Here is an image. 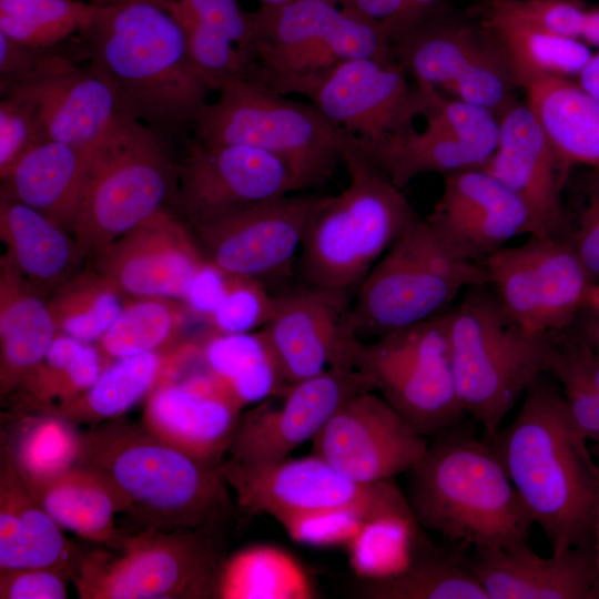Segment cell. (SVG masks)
Here are the masks:
<instances>
[{
  "label": "cell",
  "instance_id": "6da1fadb",
  "mask_svg": "<svg viewBox=\"0 0 599 599\" xmlns=\"http://www.w3.org/2000/svg\"><path fill=\"white\" fill-rule=\"evenodd\" d=\"M539 376L515 419L489 438L509 479L545 532L552 554L593 547L599 463L562 392Z\"/></svg>",
  "mask_w": 599,
  "mask_h": 599
},
{
  "label": "cell",
  "instance_id": "7a4b0ae2",
  "mask_svg": "<svg viewBox=\"0 0 599 599\" xmlns=\"http://www.w3.org/2000/svg\"><path fill=\"white\" fill-rule=\"evenodd\" d=\"M407 474L419 526L474 552L529 545V508L491 447L461 422L434 436Z\"/></svg>",
  "mask_w": 599,
  "mask_h": 599
},
{
  "label": "cell",
  "instance_id": "3957f363",
  "mask_svg": "<svg viewBox=\"0 0 599 599\" xmlns=\"http://www.w3.org/2000/svg\"><path fill=\"white\" fill-rule=\"evenodd\" d=\"M88 61L121 110L153 128L193 123L210 90L189 58L185 34L162 6L126 1L102 9L81 33Z\"/></svg>",
  "mask_w": 599,
  "mask_h": 599
},
{
  "label": "cell",
  "instance_id": "277c9868",
  "mask_svg": "<svg viewBox=\"0 0 599 599\" xmlns=\"http://www.w3.org/2000/svg\"><path fill=\"white\" fill-rule=\"evenodd\" d=\"M77 464L102 475L122 498L124 512L145 528L219 526L232 510L216 465L122 417L80 433Z\"/></svg>",
  "mask_w": 599,
  "mask_h": 599
},
{
  "label": "cell",
  "instance_id": "5b68a950",
  "mask_svg": "<svg viewBox=\"0 0 599 599\" xmlns=\"http://www.w3.org/2000/svg\"><path fill=\"white\" fill-rule=\"evenodd\" d=\"M347 186L318 196L301 244L306 285L349 296L417 217L409 202L358 144L343 133Z\"/></svg>",
  "mask_w": 599,
  "mask_h": 599
},
{
  "label": "cell",
  "instance_id": "8992f818",
  "mask_svg": "<svg viewBox=\"0 0 599 599\" xmlns=\"http://www.w3.org/2000/svg\"><path fill=\"white\" fill-rule=\"evenodd\" d=\"M251 43L246 79L280 94L307 98L341 63L375 58L395 61L375 24L342 9L336 0L261 4L247 12Z\"/></svg>",
  "mask_w": 599,
  "mask_h": 599
},
{
  "label": "cell",
  "instance_id": "52a82bcc",
  "mask_svg": "<svg viewBox=\"0 0 599 599\" xmlns=\"http://www.w3.org/2000/svg\"><path fill=\"white\" fill-rule=\"evenodd\" d=\"M488 284L468 287L446 311L461 406L489 438L528 387L548 372L554 334L527 331L500 306Z\"/></svg>",
  "mask_w": 599,
  "mask_h": 599
},
{
  "label": "cell",
  "instance_id": "ba28073f",
  "mask_svg": "<svg viewBox=\"0 0 599 599\" xmlns=\"http://www.w3.org/2000/svg\"><path fill=\"white\" fill-rule=\"evenodd\" d=\"M489 284L485 266L459 257L428 221L417 216L357 288L341 333L378 338L447 311L461 291Z\"/></svg>",
  "mask_w": 599,
  "mask_h": 599
},
{
  "label": "cell",
  "instance_id": "9c48e42d",
  "mask_svg": "<svg viewBox=\"0 0 599 599\" xmlns=\"http://www.w3.org/2000/svg\"><path fill=\"white\" fill-rule=\"evenodd\" d=\"M204 103L193 128L206 146L245 145L283 161L300 190L331 177L343 162V134L311 102L285 98L270 88L235 79Z\"/></svg>",
  "mask_w": 599,
  "mask_h": 599
},
{
  "label": "cell",
  "instance_id": "30bf717a",
  "mask_svg": "<svg viewBox=\"0 0 599 599\" xmlns=\"http://www.w3.org/2000/svg\"><path fill=\"white\" fill-rule=\"evenodd\" d=\"M177 174L155 130L122 113L90 154L71 230L80 254L99 252L164 209Z\"/></svg>",
  "mask_w": 599,
  "mask_h": 599
},
{
  "label": "cell",
  "instance_id": "8fae6325",
  "mask_svg": "<svg viewBox=\"0 0 599 599\" xmlns=\"http://www.w3.org/2000/svg\"><path fill=\"white\" fill-rule=\"evenodd\" d=\"M217 526L144 528L123 536L120 555L83 554L71 576L84 599L217 598L225 564Z\"/></svg>",
  "mask_w": 599,
  "mask_h": 599
},
{
  "label": "cell",
  "instance_id": "7c38bea8",
  "mask_svg": "<svg viewBox=\"0 0 599 599\" xmlns=\"http://www.w3.org/2000/svg\"><path fill=\"white\" fill-rule=\"evenodd\" d=\"M348 367L418 433L434 437L466 414L456 386L446 311L374 342L344 339Z\"/></svg>",
  "mask_w": 599,
  "mask_h": 599
},
{
  "label": "cell",
  "instance_id": "4fadbf2b",
  "mask_svg": "<svg viewBox=\"0 0 599 599\" xmlns=\"http://www.w3.org/2000/svg\"><path fill=\"white\" fill-rule=\"evenodd\" d=\"M217 469L248 515L280 522L313 514L343 511L366 524L395 520L418 525L406 495L393 479L361 483L311 454L263 465L219 461Z\"/></svg>",
  "mask_w": 599,
  "mask_h": 599
},
{
  "label": "cell",
  "instance_id": "5bb4252c",
  "mask_svg": "<svg viewBox=\"0 0 599 599\" xmlns=\"http://www.w3.org/2000/svg\"><path fill=\"white\" fill-rule=\"evenodd\" d=\"M489 285L518 325L539 334L570 327L593 280L569 240L529 235L519 246H504L484 264Z\"/></svg>",
  "mask_w": 599,
  "mask_h": 599
},
{
  "label": "cell",
  "instance_id": "9a60e30c",
  "mask_svg": "<svg viewBox=\"0 0 599 599\" xmlns=\"http://www.w3.org/2000/svg\"><path fill=\"white\" fill-rule=\"evenodd\" d=\"M423 94V129L414 123L400 134L370 148L358 146L398 189L425 173L443 175L480 169L499 139V122L488 110L417 83Z\"/></svg>",
  "mask_w": 599,
  "mask_h": 599
},
{
  "label": "cell",
  "instance_id": "2e32d148",
  "mask_svg": "<svg viewBox=\"0 0 599 599\" xmlns=\"http://www.w3.org/2000/svg\"><path fill=\"white\" fill-rule=\"evenodd\" d=\"M2 97L24 102L44 140L91 152L121 110L109 81L90 64L80 67L58 52L41 50L27 72L0 80Z\"/></svg>",
  "mask_w": 599,
  "mask_h": 599
},
{
  "label": "cell",
  "instance_id": "e0dca14e",
  "mask_svg": "<svg viewBox=\"0 0 599 599\" xmlns=\"http://www.w3.org/2000/svg\"><path fill=\"white\" fill-rule=\"evenodd\" d=\"M317 199L285 195L234 211L193 225L195 240L206 261L229 274L281 277L301 248Z\"/></svg>",
  "mask_w": 599,
  "mask_h": 599
},
{
  "label": "cell",
  "instance_id": "ac0fdd59",
  "mask_svg": "<svg viewBox=\"0 0 599 599\" xmlns=\"http://www.w3.org/2000/svg\"><path fill=\"white\" fill-rule=\"evenodd\" d=\"M396 61L358 58L341 63L308 98L361 146L378 145L408 129L423 94Z\"/></svg>",
  "mask_w": 599,
  "mask_h": 599
},
{
  "label": "cell",
  "instance_id": "d6986e66",
  "mask_svg": "<svg viewBox=\"0 0 599 599\" xmlns=\"http://www.w3.org/2000/svg\"><path fill=\"white\" fill-rule=\"evenodd\" d=\"M311 441V454L361 483L390 480L407 473L429 444L373 390L344 403Z\"/></svg>",
  "mask_w": 599,
  "mask_h": 599
},
{
  "label": "cell",
  "instance_id": "ffe728a7",
  "mask_svg": "<svg viewBox=\"0 0 599 599\" xmlns=\"http://www.w3.org/2000/svg\"><path fill=\"white\" fill-rule=\"evenodd\" d=\"M297 190L283 161L251 146H206L195 138L179 165L176 196L192 226Z\"/></svg>",
  "mask_w": 599,
  "mask_h": 599
},
{
  "label": "cell",
  "instance_id": "44dd1931",
  "mask_svg": "<svg viewBox=\"0 0 599 599\" xmlns=\"http://www.w3.org/2000/svg\"><path fill=\"white\" fill-rule=\"evenodd\" d=\"M368 390H374L369 379L345 367H329L293 384L280 406L264 402L241 416L227 451L230 459L242 465L283 460L312 440L344 403Z\"/></svg>",
  "mask_w": 599,
  "mask_h": 599
},
{
  "label": "cell",
  "instance_id": "7402d4cb",
  "mask_svg": "<svg viewBox=\"0 0 599 599\" xmlns=\"http://www.w3.org/2000/svg\"><path fill=\"white\" fill-rule=\"evenodd\" d=\"M497 119L498 144L480 169L521 201L532 222V235L565 237L568 221L561 194L569 169L527 101L515 100Z\"/></svg>",
  "mask_w": 599,
  "mask_h": 599
},
{
  "label": "cell",
  "instance_id": "603a6c76",
  "mask_svg": "<svg viewBox=\"0 0 599 599\" xmlns=\"http://www.w3.org/2000/svg\"><path fill=\"white\" fill-rule=\"evenodd\" d=\"M95 271L123 296L184 298L206 262L196 240L164 209L95 253Z\"/></svg>",
  "mask_w": 599,
  "mask_h": 599
},
{
  "label": "cell",
  "instance_id": "cb8c5ba5",
  "mask_svg": "<svg viewBox=\"0 0 599 599\" xmlns=\"http://www.w3.org/2000/svg\"><path fill=\"white\" fill-rule=\"evenodd\" d=\"M425 219L459 257L483 266L511 238L534 234L521 201L481 169L445 174L441 195Z\"/></svg>",
  "mask_w": 599,
  "mask_h": 599
},
{
  "label": "cell",
  "instance_id": "d4e9b609",
  "mask_svg": "<svg viewBox=\"0 0 599 599\" xmlns=\"http://www.w3.org/2000/svg\"><path fill=\"white\" fill-rule=\"evenodd\" d=\"M243 407L207 370L159 378L142 426L174 447L216 465L229 451Z\"/></svg>",
  "mask_w": 599,
  "mask_h": 599
},
{
  "label": "cell",
  "instance_id": "484cf974",
  "mask_svg": "<svg viewBox=\"0 0 599 599\" xmlns=\"http://www.w3.org/2000/svg\"><path fill=\"white\" fill-rule=\"evenodd\" d=\"M348 297L306 284L273 295V312L261 332L288 386L329 367L349 368L341 333Z\"/></svg>",
  "mask_w": 599,
  "mask_h": 599
},
{
  "label": "cell",
  "instance_id": "4316f807",
  "mask_svg": "<svg viewBox=\"0 0 599 599\" xmlns=\"http://www.w3.org/2000/svg\"><path fill=\"white\" fill-rule=\"evenodd\" d=\"M470 566L488 599H595L593 547L542 558L524 545L474 552Z\"/></svg>",
  "mask_w": 599,
  "mask_h": 599
},
{
  "label": "cell",
  "instance_id": "83f0119b",
  "mask_svg": "<svg viewBox=\"0 0 599 599\" xmlns=\"http://www.w3.org/2000/svg\"><path fill=\"white\" fill-rule=\"evenodd\" d=\"M33 498L9 455L0 463V570L48 568L71 576L82 552Z\"/></svg>",
  "mask_w": 599,
  "mask_h": 599
},
{
  "label": "cell",
  "instance_id": "f1b7e54d",
  "mask_svg": "<svg viewBox=\"0 0 599 599\" xmlns=\"http://www.w3.org/2000/svg\"><path fill=\"white\" fill-rule=\"evenodd\" d=\"M91 152L54 140L31 146L2 179L1 195L21 202L71 231Z\"/></svg>",
  "mask_w": 599,
  "mask_h": 599
},
{
  "label": "cell",
  "instance_id": "f546056e",
  "mask_svg": "<svg viewBox=\"0 0 599 599\" xmlns=\"http://www.w3.org/2000/svg\"><path fill=\"white\" fill-rule=\"evenodd\" d=\"M59 329L38 292L1 260L0 390H17L41 362Z\"/></svg>",
  "mask_w": 599,
  "mask_h": 599
},
{
  "label": "cell",
  "instance_id": "4dcf8cb0",
  "mask_svg": "<svg viewBox=\"0 0 599 599\" xmlns=\"http://www.w3.org/2000/svg\"><path fill=\"white\" fill-rule=\"evenodd\" d=\"M22 481L62 529L113 549L120 547L123 535L115 528L114 515L125 507L102 475L77 464L51 479Z\"/></svg>",
  "mask_w": 599,
  "mask_h": 599
},
{
  "label": "cell",
  "instance_id": "1f68e13d",
  "mask_svg": "<svg viewBox=\"0 0 599 599\" xmlns=\"http://www.w3.org/2000/svg\"><path fill=\"white\" fill-rule=\"evenodd\" d=\"M0 235L7 247L1 260L37 292L57 288L81 255L64 229L4 195L0 196Z\"/></svg>",
  "mask_w": 599,
  "mask_h": 599
},
{
  "label": "cell",
  "instance_id": "d6a6232c",
  "mask_svg": "<svg viewBox=\"0 0 599 599\" xmlns=\"http://www.w3.org/2000/svg\"><path fill=\"white\" fill-rule=\"evenodd\" d=\"M475 14L502 51L519 88L548 77H577L592 54L579 39L537 28L485 2Z\"/></svg>",
  "mask_w": 599,
  "mask_h": 599
},
{
  "label": "cell",
  "instance_id": "836d02e7",
  "mask_svg": "<svg viewBox=\"0 0 599 599\" xmlns=\"http://www.w3.org/2000/svg\"><path fill=\"white\" fill-rule=\"evenodd\" d=\"M527 103L562 163L599 173V100L569 78L548 77L527 88Z\"/></svg>",
  "mask_w": 599,
  "mask_h": 599
},
{
  "label": "cell",
  "instance_id": "e575fe53",
  "mask_svg": "<svg viewBox=\"0 0 599 599\" xmlns=\"http://www.w3.org/2000/svg\"><path fill=\"white\" fill-rule=\"evenodd\" d=\"M488 33L450 9L428 20L392 47L394 60L414 82L445 89L473 62Z\"/></svg>",
  "mask_w": 599,
  "mask_h": 599
},
{
  "label": "cell",
  "instance_id": "d590c367",
  "mask_svg": "<svg viewBox=\"0 0 599 599\" xmlns=\"http://www.w3.org/2000/svg\"><path fill=\"white\" fill-rule=\"evenodd\" d=\"M206 369L242 406L284 395L290 387L261 331L215 334L202 349Z\"/></svg>",
  "mask_w": 599,
  "mask_h": 599
},
{
  "label": "cell",
  "instance_id": "8d00e7d4",
  "mask_svg": "<svg viewBox=\"0 0 599 599\" xmlns=\"http://www.w3.org/2000/svg\"><path fill=\"white\" fill-rule=\"evenodd\" d=\"M463 548H427L406 568L370 577L357 587L367 599H488Z\"/></svg>",
  "mask_w": 599,
  "mask_h": 599
},
{
  "label": "cell",
  "instance_id": "74e56055",
  "mask_svg": "<svg viewBox=\"0 0 599 599\" xmlns=\"http://www.w3.org/2000/svg\"><path fill=\"white\" fill-rule=\"evenodd\" d=\"M163 366L159 353L123 357L108 364L97 380L75 398L43 409L74 425L91 426L121 417L156 384ZM40 412V410H39Z\"/></svg>",
  "mask_w": 599,
  "mask_h": 599
},
{
  "label": "cell",
  "instance_id": "f35d334b",
  "mask_svg": "<svg viewBox=\"0 0 599 599\" xmlns=\"http://www.w3.org/2000/svg\"><path fill=\"white\" fill-rule=\"evenodd\" d=\"M103 368L97 346L59 332L18 388L19 413L43 410L75 398L97 380Z\"/></svg>",
  "mask_w": 599,
  "mask_h": 599
},
{
  "label": "cell",
  "instance_id": "ab89813d",
  "mask_svg": "<svg viewBox=\"0 0 599 599\" xmlns=\"http://www.w3.org/2000/svg\"><path fill=\"white\" fill-rule=\"evenodd\" d=\"M18 417L3 450L22 479H51L77 465L80 433L73 423L44 410Z\"/></svg>",
  "mask_w": 599,
  "mask_h": 599
},
{
  "label": "cell",
  "instance_id": "60d3db41",
  "mask_svg": "<svg viewBox=\"0 0 599 599\" xmlns=\"http://www.w3.org/2000/svg\"><path fill=\"white\" fill-rule=\"evenodd\" d=\"M102 6L81 0H0V32L48 50L91 27Z\"/></svg>",
  "mask_w": 599,
  "mask_h": 599
},
{
  "label": "cell",
  "instance_id": "b9f144b4",
  "mask_svg": "<svg viewBox=\"0 0 599 599\" xmlns=\"http://www.w3.org/2000/svg\"><path fill=\"white\" fill-rule=\"evenodd\" d=\"M123 295L99 272L68 277L48 307L60 333L83 343L97 342L122 312Z\"/></svg>",
  "mask_w": 599,
  "mask_h": 599
},
{
  "label": "cell",
  "instance_id": "7bdbcfd3",
  "mask_svg": "<svg viewBox=\"0 0 599 599\" xmlns=\"http://www.w3.org/2000/svg\"><path fill=\"white\" fill-rule=\"evenodd\" d=\"M184 306L173 298L134 297L95 345L103 361L159 353L181 329Z\"/></svg>",
  "mask_w": 599,
  "mask_h": 599
},
{
  "label": "cell",
  "instance_id": "ee69618b",
  "mask_svg": "<svg viewBox=\"0 0 599 599\" xmlns=\"http://www.w3.org/2000/svg\"><path fill=\"white\" fill-rule=\"evenodd\" d=\"M547 373L560 383L569 409L589 441H599V390L576 333L554 334Z\"/></svg>",
  "mask_w": 599,
  "mask_h": 599
},
{
  "label": "cell",
  "instance_id": "f6af8a7d",
  "mask_svg": "<svg viewBox=\"0 0 599 599\" xmlns=\"http://www.w3.org/2000/svg\"><path fill=\"white\" fill-rule=\"evenodd\" d=\"M516 88L518 85L502 51L489 35L478 55L443 93L488 110L498 118L515 101L512 93Z\"/></svg>",
  "mask_w": 599,
  "mask_h": 599
},
{
  "label": "cell",
  "instance_id": "bcb514c9",
  "mask_svg": "<svg viewBox=\"0 0 599 599\" xmlns=\"http://www.w3.org/2000/svg\"><path fill=\"white\" fill-rule=\"evenodd\" d=\"M342 9L378 27L393 47L449 10L450 0H336Z\"/></svg>",
  "mask_w": 599,
  "mask_h": 599
},
{
  "label": "cell",
  "instance_id": "7dc6e473",
  "mask_svg": "<svg viewBox=\"0 0 599 599\" xmlns=\"http://www.w3.org/2000/svg\"><path fill=\"white\" fill-rule=\"evenodd\" d=\"M272 312L273 295L262 282L231 274L223 300L207 319L217 334H241L264 327Z\"/></svg>",
  "mask_w": 599,
  "mask_h": 599
},
{
  "label": "cell",
  "instance_id": "c3c4849f",
  "mask_svg": "<svg viewBox=\"0 0 599 599\" xmlns=\"http://www.w3.org/2000/svg\"><path fill=\"white\" fill-rule=\"evenodd\" d=\"M485 3L537 28L579 40L588 8L581 0H486Z\"/></svg>",
  "mask_w": 599,
  "mask_h": 599
},
{
  "label": "cell",
  "instance_id": "681fc988",
  "mask_svg": "<svg viewBox=\"0 0 599 599\" xmlns=\"http://www.w3.org/2000/svg\"><path fill=\"white\" fill-rule=\"evenodd\" d=\"M164 8L180 12L210 32L233 42L247 64L251 28L247 12L240 8L236 0H169Z\"/></svg>",
  "mask_w": 599,
  "mask_h": 599
},
{
  "label": "cell",
  "instance_id": "f907efd6",
  "mask_svg": "<svg viewBox=\"0 0 599 599\" xmlns=\"http://www.w3.org/2000/svg\"><path fill=\"white\" fill-rule=\"evenodd\" d=\"M44 140L31 109L22 101L2 97L0 101V176L35 143Z\"/></svg>",
  "mask_w": 599,
  "mask_h": 599
},
{
  "label": "cell",
  "instance_id": "816d5d0a",
  "mask_svg": "<svg viewBox=\"0 0 599 599\" xmlns=\"http://www.w3.org/2000/svg\"><path fill=\"white\" fill-rule=\"evenodd\" d=\"M69 576L48 568L0 570L1 599H64Z\"/></svg>",
  "mask_w": 599,
  "mask_h": 599
},
{
  "label": "cell",
  "instance_id": "f5cc1de1",
  "mask_svg": "<svg viewBox=\"0 0 599 599\" xmlns=\"http://www.w3.org/2000/svg\"><path fill=\"white\" fill-rule=\"evenodd\" d=\"M281 524L296 540L313 544L352 539L367 525L358 517L343 511L293 517Z\"/></svg>",
  "mask_w": 599,
  "mask_h": 599
},
{
  "label": "cell",
  "instance_id": "db71d44e",
  "mask_svg": "<svg viewBox=\"0 0 599 599\" xmlns=\"http://www.w3.org/2000/svg\"><path fill=\"white\" fill-rule=\"evenodd\" d=\"M587 182L586 202L569 242L591 278L599 280V173Z\"/></svg>",
  "mask_w": 599,
  "mask_h": 599
},
{
  "label": "cell",
  "instance_id": "11a10c76",
  "mask_svg": "<svg viewBox=\"0 0 599 599\" xmlns=\"http://www.w3.org/2000/svg\"><path fill=\"white\" fill-rule=\"evenodd\" d=\"M231 274L206 261L191 281L183 302L187 308L209 318L223 300Z\"/></svg>",
  "mask_w": 599,
  "mask_h": 599
},
{
  "label": "cell",
  "instance_id": "9f6ffc18",
  "mask_svg": "<svg viewBox=\"0 0 599 599\" xmlns=\"http://www.w3.org/2000/svg\"><path fill=\"white\" fill-rule=\"evenodd\" d=\"M40 51L0 32V79L12 78L30 70Z\"/></svg>",
  "mask_w": 599,
  "mask_h": 599
},
{
  "label": "cell",
  "instance_id": "6f0895ef",
  "mask_svg": "<svg viewBox=\"0 0 599 599\" xmlns=\"http://www.w3.org/2000/svg\"><path fill=\"white\" fill-rule=\"evenodd\" d=\"M578 84L587 93L599 100V51L591 54L588 62L577 75Z\"/></svg>",
  "mask_w": 599,
  "mask_h": 599
},
{
  "label": "cell",
  "instance_id": "680465c9",
  "mask_svg": "<svg viewBox=\"0 0 599 599\" xmlns=\"http://www.w3.org/2000/svg\"><path fill=\"white\" fill-rule=\"evenodd\" d=\"M580 40L587 45L599 48V7L587 8Z\"/></svg>",
  "mask_w": 599,
  "mask_h": 599
},
{
  "label": "cell",
  "instance_id": "91938a15",
  "mask_svg": "<svg viewBox=\"0 0 599 599\" xmlns=\"http://www.w3.org/2000/svg\"><path fill=\"white\" fill-rule=\"evenodd\" d=\"M576 333L589 345L599 351V313L588 308Z\"/></svg>",
  "mask_w": 599,
  "mask_h": 599
},
{
  "label": "cell",
  "instance_id": "94428289",
  "mask_svg": "<svg viewBox=\"0 0 599 599\" xmlns=\"http://www.w3.org/2000/svg\"><path fill=\"white\" fill-rule=\"evenodd\" d=\"M577 336L580 338V341L582 343L586 362L588 364V367H589L590 374L592 376V379H593V382H595V384H596V386H597V388L599 390V351L593 348L591 345H589L578 334H577Z\"/></svg>",
  "mask_w": 599,
  "mask_h": 599
},
{
  "label": "cell",
  "instance_id": "6125c7cd",
  "mask_svg": "<svg viewBox=\"0 0 599 599\" xmlns=\"http://www.w3.org/2000/svg\"><path fill=\"white\" fill-rule=\"evenodd\" d=\"M593 555H595V565H596V585H595V599H599V511L595 522L593 530Z\"/></svg>",
  "mask_w": 599,
  "mask_h": 599
},
{
  "label": "cell",
  "instance_id": "be15d7a7",
  "mask_svg": "<svg viewBox=\"0 0 599 599\" xmlns=\"http://www.w3.org/2000/svg\"><path fill=\"white\" fill-rule=\"evenodd\" d=\"M586 306L599 313V284H592L586 301Z\"/></svg>",
  "mask_w": 599,
  "mask_h": 599
},
{
  "label": "cell",
  "instance_id": "e7e4bbea",
  "mask_svg": "<svg viewBox=\"0 0 599 599\" xmlns=\"http://www.w3.org/2000/svg\"><path fill=\"white\" fill-rule=\"evenodd\" d=\"M90 1L99 6H110V4L126 2V1H149V2H154L156 4L164 7L169 0H90Z\"/></svg>",
  "mask_w": 599,
  "mask_h": 599
},
{
  "label": "cell",
  "instance_id": "03108f58",
  "mask_svg": "<svg viewBox=\"0 0 599 599\" xmlns=\"http://www.w3.org/2000/svg\"><path fill=\"white\" fill-rule=\"evenodd\" d=\"M257 1H260L261 4L277 6V4L287 3V2H291V1H294V0H257Z\"/></svg>",
  "mask_w": 599,
  "mask_h": 599
},
{
  "label": "cell",
  "instance_id": "003e7915",
  "mask_svg": "<svg viewBox=\"0 0 599 599\" xmlns=\"http://www.w3.org/2000/svg\"><path fill=\"white\" fill-rule=\"evenodd\" d=\"M590 449L593 455V457L599 460V441H595L590 444Z\"/></svg>",
  "mask_w": 599,
  "mask_h": 599
}]
</instances>
